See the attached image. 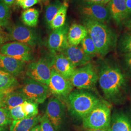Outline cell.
<instances>
[{"label":"cell","mask_w":131,"mask_h":131,"mask_svg":"<svg viewBox=\"0 0 131 131\" xmlns=\"http://www.w3.org/2000/svg\"><path fill=\"white\" fill-rule=\"evenodd\" d=\"M83 25L97 48L99 55L104 56L115 46L116 35L106 24L84 18Z\"/></svg>","instance_id":"6da1fadb"},{"label":"cell","mask_w":131,"mask_h":131,"mask_svg":"<svg viewBox=\"0 0 131 131\" xmlns=\"http://www.w3.org/2000/svg\"><path fill=\"white\" fill-rule=\"evenodd\" d=\"M98 82L105 97L112 100L121 93L125 85V78L118 67L106 65L99 73Z\"/></svg>","instance_id":"7a4b0ae2"},{"label":"cell","mask_w":131,"mask_h":131,"mask_svg":"<svg viewBox=\"0 0 131 131\" xmlns=\"http://www.w3.org/2000/svg\"><path fill=\"white\" fill-rule=\"evenodd\" d=\"M67 98L71 114L78 119L85 117L101 102L93 94L83 89L72 91Z\"/></svg>","instance_id":"3957f363"},{"label":"cell","mask_w":131,"mask_h":131,"mask_svg":"<svg viewBox=\"0 0 131 131\" xmlns=\"http://www.w3.org/2000/svg\"><path fill=\"white\" fill-rule=\"evenodd\" d=\"M111 108L107 103L101 101L82 119L83 125L86 129L107 130L111 121Z\"/></svg>","instance_id":"277c9868"},{"label":"cell","mask_w":131,"mask_h":131,"mask_svg":"<svg viewBox=\"0 0 131 131\" xmlns=\"http://www.w3.org/2000/svg\"><path fill=\"white\" fill-rule=\"evenodd\" d=\"M99 73L95 66L89 63L76 69L70 80L73 86L78 89H91L98 81Z\"/></svg>","instance_id":"5b68a950"},{"label":"cell","mask_w":131,"mask_h":131,"mask_svg":"<svg viewBox=\"0 0 131 131\" xmlns=\"http://www.w3.org/2000/svg\"><path fill=\"white\" fill-rule=\"evenodd\" d=\"M80 13L84 18L102 24L109 23L111 19L107 6L83 1L78 6Z\"/></svg>","instance_id":"8992f818"},{"label":"cell","mask_w":131,"mask_h":131,"mask_svg":"<svg viewBox=\"0 0 131 131\" xmlns=\"http://www.w3.org/2000/svg\"><path fill=\"white\" fill-rule=\"evenodd\" d=\"M52 65V61L40 58L28 64L26 68V74L29 78L48 85L51 77Z\"/></svg>","instance_id":"52a82bcc"},{"label":"cell","mask_w":131,"mask_h":131,"mask_svg":"<svg viewBox=\"0 0 131 131\" xmlns=\"http://www.w3.org/2000/svg\"><path fill=\"white\" fill-rule=\"evenodd\" d=\"M19 90L29 100L38 104L43 103L46 101L50 92L48 85L29 77L24 80L23 84Z\"/></svg>","instance_id":"ba28073f"},{"label":"cell","mask_w":131,"mask_h":131,"mask_svg":"<svg viewBox=\"0 0 131 131\" xmlns=\"http://www.w3.org/2000/svg\"><path fill=\"white\" fill-rule=\"evenodd\" d=\"M0 53L24 63L32 59V51L30 46L17 41L6 43L0 47Z\"/></svg>","instance_id":"9c48e42d"},{"label":"cell","mask_w":131,"mask_h":131,"mask_svg":"<svg viewBox=\"0 0 131 131\" xmlns=\"http://www.w3.org/2000/svg\"><path fill=\"white\" fill-rule=\"evenodd\" d=\"M10 40L25 44L30 47L35 46L38 42V37L35 31L20 24L8 28Z\"/></svg>","instance_id":"30bf717a"},{"label":"cell","mask_w":131,"mask_h":131,"mask_svg":"<svg viewBox=\"0 0 131 131\" xmlns=\"http://www.w3.org/2000/svg\"><path fill=\"white\" fill-rule=\"evenodd\" d=\"M48 86L53 95L65 98H68L73 87L70 80L66 79L53 68Z\"/></svg>","instance_id":"8fae6325"},{"label":"cell","mask_w":131,"mask_h":131,"mask_svg":"<svg viewBox=\"0 0 131 131\" xmlns=\"http://www.w3.org/2000/svg\"><path fill=\"white\" fill-rule=\"evenodd\" d=\"M45 115L56 131H60L64 119V103L56 97L50 99L46 106Z\"/></svg>","instance_id":"7c38bea8"},{"label":"cell","mask_w":131,"mask_h":131,"mask_svg":"<svg viewBox=\"0 0 131 131\" xmlns=\"http://www.w3.org/2000/svg\"><path fill=\"white\" fill-rule=\"evenodd\" d=\"M69 27L65 24L60 28L53 30L47 40V47L53 53L61 52L68 45L67 34Z\"/></svg>","instance_id":"4fadbf2b"},{"label":"cell","mask_w":131,"mask_h":131,"mask_svg":"<svg viewBox=\"0 0 131 131\" xmlns=\"http://www.w3.org/2000/svg\"><path fill=\"white\" fill-rule=\"evenodd\" d=\"M61 53L65 56L75 68L85 65L90 63L91 60V57L87 55L81 46L78 45L71 46L68 44Z\"/></svg>","instance_id":"5bb4252c"},{"label":"cell","mask_w":131,"mask_h":131,"mask_svg":"<svg viewBox=\"0 0 131 131\" xmlns=\"http://www.w3.org/2000/svg\"><path fill=\"white\" fill-rule=\"evenodd\" d=\"M107 7L111 19L117 25L122 24L129 17L126 0H110Z\"/></svg>","instance_id":"9a60e30c"},{"label":"cell","mask_w":131,"mask_h":131,"mask_svg":"<svg viewBox=\"0 0 131 131\" xmlns=\"http://www.w3.org/2000/svg\"><path fill=\"white\" fill-rule=\"evenodd\" d=\"M25 63L0 53V70L17 77L25 69Z\"/></svg>","instance_id":"2e32d148"},{"label":"cell","mask_w":131,"mask_h":131,"mask_svg":"<svg viewBox=\"0 0 131 131\" xmlns=\"http://www.w3.org/2000/svg\"><path fill=\"white\" fill-rule=\"evenodd\" d=\"M53 69L66 79L70 80L76 69L63 54H56L52 60Z\"/></svg>","instance_id":"e0dca14e"},{"label":"cell","mask_w":131,"mask_h":131,"mask_svg":"<svg viewBox=\"0 0 131 131\" xmlns=\"http://www.w3.org/2000/svg\"><path fill=\"white\" fill-rule=\"evenodd\" d=\"M88 35L87 29L83 25L72 24L69 28L67 34L68 44L71 46H78Z\"/></svg>","instance_id":"ac0fdd59"},{"label":"cell","mask_w":131,"mask_h":131,"mask_svg":"<svg viewBox=\"0 0 131 131\" xmlns=\"http://www.w3.org/2000/svg\"><path fill=\"white\" fill-rule=\"evenodd\" d=\"M108 131H131V123L124 114L117 113L111 117Z\"/></svg>","instance_id":"d6986e66"},{"label":"cell","mask_w":131,"mask_h":131,"mask_svg":"<svg viewBox=\"0 0 131 131\" xmlns=\"http://www.w3.org/2000/svg\"><path fill=\"white\" fill-rule=\"evenodd\" d=\"M19 84L16 77L0 70V92L7 94L18 89Z\"/></svg>","instance_id":"ffe728a7"},{"label":"cell","mask_w":131,"mask_h":131,"mask_svg":"<svg viewBox=\"0 0 131 131\" xmlns=\"http://www.w3.org/2000/svg\"><path fill=\"white\" fill-rule=\"evenodd\" d=\"M40 116L13 121L10 125V131H30L39 122Z\"/></svg>","instance_id":"44dd1931"},{"label":"cell","mask_w":131,"mask_h":131,"mask_svg":"<svg viewBox=\"0 0 131 131\" xmlns=\"http://www.w3.org/2000/svg\"><path fill=\"white\" fill-rule=\"evenodd\" d=\"M27 100L26 96L19 90H15L5 95L4 107L9 110L21 104Z\"/></svg>","instance_id":"7402d4cb"},{"label":"cell","mask_w":131,"mask_h":131,"mask_svg":"<svg viewBox=\"0 0 131 131\" xmlns=\"http://www.w3.org/2000/svg\"><path fill=\"white\" fill-rule=\"evenodd\" d=\"M69 5L67 1L65 0L61 5V7L58 12L52 20L49 27L52 30L60 28L65 24L67 11Z\"/></svg>","instance_id":"603a6c76"},{"label":"cell","mask_w":131,"mask_h":131,"mask_svg":"<svg viewBox=\"0 0 131 131\" xmlns=\"http://www.w3.org/2000/svg\"><path fill=\"white\" fill-rule=\"evenodd\" d=\"M39 15V11L36 8L25 10L21 14L22 21L27 26L35 27L38 25Z\"/></svg>","instance_id":"cb8c5ba5"},{"label":"cell","mask_w":131,"mask_h":131,"mask_svg":"<svg viewBox=\"0 0 131 131\" xmlns=\"http://www.w3.org/2000/svg\"><path fill=\"white\" fill-rule=\"evenodd\" d=\"M62 4V3L60 1L56 0L46 7L45 13V19L46 23L49 27L61 7Z\"/></svg>","instance_id":"d4e9b609"},{"label":"cell","mask_w":131,"mask_h":131,"mask_svg":"<svg viewBox=\"0 0 131 131\" xmlns=\"http://www.w3.org/2000/svg\"><path fill=\"white\" fill-rule=\"evenodd\" d=\"M21 105L26 118L35 117L38 116V103L28 99L22 103Z\"/></svg>","instance_id":"484cf974"},{"label":"cell","mask_w":131,"mask_h":131,"mask_svg":"<svg viewBox=\"0 0 131 131\" xmlns=\"http://www.w3.org/2000/svg\"><path fill=\"white\" fill-rule=\"evenodd\" d=\"M81 44V47L84 52L91 58L96 55H99L97 48L89 35L83 39Z\"/></svg>","instance_id":"4316f807"},{"label":"cell","mask_w":131,"mask_h":131,"mask_svg":"<svg viewBox=\"0 0 131 131\" xmlns=\"http://www.w3.org/2000/svg\"><path fill=\"white\" fill-rule=\"evenodd\" d=\"M11 12L9 7L0 1V27H8L9 25Z\"/></svg>","instance_id":"83f0119b"},{"label":"cell","mask_w":131,"mask_h":131,"mask_svg":"<svg viewBox=\"0 0 131 131\" xmlns=\"http://www.w3.org/2000/svg\"><path fill=\"white\" fill-rule=\"evenodd\" d=\"M119 46L124 53H131V32L126 33L122 37Z\"/></svg>","instance_id":"f1b7e54d"},{"label":"cell","mask_w":131,"mask_h":131,"mask_svg":"<svg viewBox=\"0 0 131 131\" xmlns=\"http://www.w3.org/2000/svg\"><path fill=\"white\" fill-rule=\"evenodd\" d=\"M9 110L4 107H0V126L6 128L12 122Z\"/></svg>","instance_id":"f546056e"},{"label":"cell","mask_w":131,"mask_h":131,"mask_svg":"<svg viewBox=\"0 0 131 131\" xmlns=\"http://www.w3.org/2000/svg\"><path fill=\"white\" fill-rule=\"evenodd\" d=\"M8 110L12 121H18L26 118L21 104L12 108Z\"/></svg>","instance_id":"4dcf8cb0"},{"label":"cell","mask_w":131,"mask_h":131,"mask_svg":"<svg viewBox=\"0 0 131 131\" xmlns=\"http://www.w3.org/2000/svg\"><path fill=\"white\" fill-rule=\"evenodd\" d=\"M39 123L42 131H56L45 114L41 116L39 119Z\"/></svg>","instance_id":"1f68e13d"},{"label":"cell","mask_w":131,"mask_h":131,"mask_svg":"<svg viewBox=\"0 0 131 131\" xmlns=\"http://www.w3.org/2000/svg\"><path fill=\"white\" fill-rule=\"evenodd\" d=\"M40 0H24L20 2L19 5L24 9L26 10L39 3Z\"/></svg>","instance_id":"d6a6232c"},{"label":"cell","mask_w":131,"mask_h":131,"mask_svg":"<svg viewBox=\"0 0 131 131\" xmlns=\"http://www.w3.org/2000/svg\"><path fill=\"white\" fill-rule=\"evenodd\" d=\"M8 41H10L8 34L0 30V47Z\"/></svg>","instance_id":"836d02e7"},{"label":"cell","mask_w":131,"mask_h":131,"mask_svg":"<svg viewBox=\"0 0 131 131\" xmlns=\"http://www.w3.org/2000/svg\"><path fill=\"white\" fill-rule=\"evenodd\" d=\"M124 59L127 67L131 71V53H124Z\"/></svg>","instance_id":"e575fe53"},{"label":"cell","mask_w":131,"mask_h":131,"mask_svg":"<svg viewBox=\"0 0 131 131\" xmlns=\"http://www.w3.org/2000/svg\"><path fill=\"white\" fill-rule=\"evenodd\" d=\"M83 1L84 2L92 3L94 4L106 5L110 2V0H83Z\"/></svg>","instance_id":"d590c367"},{"label":"cell","mask_w":131,"mask_h":131,"mask_svg":"<svg viewBox=\"0 0 131 131\" xmlns=\"http://www.w3.org/2000/svg\"><path fill=\"white\" fill-rule=\"evenodd\" d=\"M3 4L7 6L8 7H11L14 5L15 2V0H0Z\"/></svg>","instance_id":"8d00e7d4"},{"label":"cell","mask_w":131,"mask_h":131,"mask_svg":"<svg viewBox=\"0 0 131 131\" xmlns=\"http://www.w3.org/2000/svg\"><path fill=\"white\" fill-rule=\"evenodd\" d=\"M6 94L0 92V107H4V99Z\"/></svg>","instance_id":"74e56055"},{"label":"cell","mask_w":131,"mask_h":131,"mask_svg":"<svg viewBox=\"0 0 131 131\" xmlns=\"http://www.w3.org/2000/svg\"><path fill=\"white\" fill-rule=\"evenodd\" d=\"M126 5L129 16H131V0H126Z\"/></svg>","instance_id":"f35d334b"},{"label":"cell","mask_w":131,"mask_h":131,"mask_svg":"<svg viewBox=\"0 0 131 131\" xmlns=\"http://www.w3.org/2000/svg\"><path fill=\"white\" fill-rule=\"evenodd\" d=\"M30 131H42V130H41V129L40 125H39L38 124L35 126Z\"/></svg>","instance_id":"ab89813d"},{"label":"cell","mask_w":131,"mask_h":131,"mask_svg":"<svg viewBox=\"0 0 131 131\" xmlns=\"http://www.w3.org/2000/svg\"><path fill=\"white\" fill-rule=\"evenodd\" d=\"M85 131H108L104 129H94V130H91V129H86Z\"/></svg>","instance_id":"60d3db41"},{"label":"cell","mask_w":131,"mask_h":131,"mask_svg":"<svg viewBox=\"0 0 131 131\" xmlns=\"http://www.w3.org/2000/svg\"><path fill=\"white\" fill-rule=\"evenodd\" d=\"M0 131H7V130L6 129V128L0 126Z\"/></svg>","instance_id":"b9f144b4"},{"label":"cell","mask_w":131,"mask_h":131,"mask_svg":"<svg viewBox=\"0 0 131 131\" xmlns=\"http://www.w3.org/2000/svg\"><path fill=\"white\" fill-rule=\"evenodd\" d=\"M21 1V0H15V2H16V4L17 5H19V3Z\"/></svg>","instance_id":"7bdbcfd3"},{"label":"cell","mask_w":131,"mask_h":131,"mask_svg":"<svg viewBox=\"0 0 131 131\" xmlns=\"http://www.w3.org/2000/svg\"><path fill=\"white\" fill-rule=\"evenodd\" d=\"M1 30V27H0V30Z\"/></svg>","instance_id":"ee69618b"}]
</instances>
